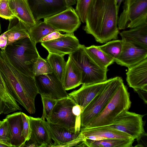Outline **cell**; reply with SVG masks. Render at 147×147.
<instances>
[{"instance_id": "14", "label": "cell", "mask_w": 147, "mask_h": 147, "mask_svg": "<svg viewBox=\"0 0 147 147\" xmlns=\"http://www.w3.org/2000/svg\"><path fill=\"white\" fill-rule=\"evenodd\" d=\"M80 44L78 39L72 33H66L65 36L41 42L49 53L63 56L74 52Z\"/></svg>"}, {"instance_id": "10", "label": "cell", "mask_w": 147, "mask_h": 147, "mask_svg": "<svg viewBox=\"0 0 147 147\" xmlns=\"http://www.w3.org/2000/svg\"><path fill=\"white\" fill-rule=\"evenodd\" d=\"M44 21L55 30L72 33L80 26L81 20L71 6L57 13L44 19Z\"/></svg>"}, {"instance_id": "3", "label": "cell", "mask_w": 147, "mask_h": 147, "mask_svg": "<svg viewBox=\"0 0 147 147\" xmlns=\"http://www.w3.org/2000/svg\"><path fill=\"white\" fill-rule=\"evenodd\" d=\"M10 62L19 71L34 78V64L39 55L29 38L20 40L7 46L5 51Z\"/></svg>"}, {"instance_id": "43", "label": "cell", "mask_w": 147, "mask_h": 147, "mask_svg": "<svg viewBox=\"0 0 147 147\" xmlns=\"http://www.w3.org/2000/svg\"><path fill=\"white\" fill-rule=\"evenodd\" d=\"M7 147L6 146L0 143V147Z\"/></svg>"}, {"instance_id": "41", "label": "cell", "mask_w": 147, "mask_h": 147, "mask_svg": "<svg viewBox=\"0 0 147 147\" xmlns=\"http://www.w3.org/2000/svg\"><path fill=\"white\" fill-rule=\"evenodd\" d=\"M67 7L71 6L76 4V1L75 0H65Z\"/></svg>"}, {"instance_id": "27", "label": "cell", "mask_w": 147, "mask_h": 147, "mask_svg": "<svg viewBox=\"0 0 147 147\" xmlns=\"http://www.w3.org/2000/svg\"><path fill=\"white\" fill-rule=\"evenodd\" d=\"M57 31L44 21L37 22L34 26L30 27L29 38L35 45L44 37L51 33Z\"/></svg>"}, {"instance_id": "38", "label": "cell", "mask_w": 147, "mask_h": 147, "mask_svg": "<svg viewBox=\"0 0 147 147\" xmlns=\"http://www.w3.org/2000/svg\"><path fill=\"white\" fill-rule=\"evenodd\" d=\"M7 42V38L5 32L0 35V48L1 51H5Z\"/></svg>"}, {"instance_id": "15", "label": "cell", "mask_w": 147, "mask_h": 147, "mask_svg": "<svg viewBox=\"0 0 147 147\" xmlns=\"http://www.w3.org/2000/svg\"><path fill=\"white\" fill-rule=\"evenodd\" d=\"M111 78L106 81L95 84L82 85L77 90L68 94V97L80 106L82 112L85 107L105 88Z\"/></svg>"}, {"instance_id": "35", "label": "cell", "mask_w": 147, "mask_h": 147, "mask_svg": "<svg viewBox=\"0 0 147 147\" xmlns=\"http://www.w3.org/2000/svg\"><path fill=\"white\" fill-rule=\"evenodd\" d=\"M22 123V135L26 141L30 138L32 133L29 116L24 113H21Z\"/></svg>"}, {"instance_id": "40", "label": "cell", "mask_w": 147, "mask_h": 147, "mask_svg": "<svg viewBox=\"0 0 147 147\" xmlns=\"http://www.w3.org/2000/svg\"><path fill=\"white\" fill-rule=\"evenodd\" d=\"M138 94L140 97L142 99L145 104H147V91L140 90L135 91Z\"/></svg>"}, {"instance_id": "16", "label": "cell", "mask_w": 147, "mask_h": 147, "mask_svg": "<svg viewBox=\"0 0 147 147\" xmlns=\"http://www.w3.org/2000/svg\"><path fill=\"white\" fill-rule=\"evenodd\" d=\"M147 59V49L123 41L121 51L115 60L117 64L129 68Z\"/></svg>"}, {"instance_id": "1", "label": "cell", "mask_w": 147, "mask_h": 147, "mask_svg": "<svg viewBox=\"0 0 147 147\" xmlns=\"http://www.w3.org/2000/svg\"><path fill=\"white\" fill-rule=\"evenodd\" d=\"M119 11L115 0H92L87 10L84 30L100 43L117 39L119 33Z\"/></svg>"}, {"instance_id": "4", "label": "cell", "mask_w": 147, "mask_h": 147, "mask_svg": "<svg viewBox=\"0 0 147 147\" xmlns=\"http://www.w3.org/2000/svg\"><path fill=\"white\" fill-rule=\"evenodd\" d=\"M131 105L129 93L123 82L104 109L84 128L96 127L110 125L119 115L125 111L128 110Z\"/></svg>"}, {"instance_id": "8", "label": "cell", "mask_w": 147, "mask_h": 147, "mask_svg": "<svg viewBox=\"0 0 147 147\" xmlns=\"http://www.w3.org/2000/svg\"><path fill=\"white\" fill-rule=\"evenodd\" d=\"M144 115L125 111L119 115L111 124L101 126L115 129L128 135L134 140H139L146 134L143 120Z\"/></svg>"}, {"instance_id": "12", "label": "cell", "mask_w": 147, "mask_h": 147, "mask_svg": "<svg viewBox=\"0 0 147 147\" xmlns=\"http://www.w3.org/2000/svg\"><path fill=\"white\" fill-rule=\"evenodd\" d=\"M47 122L51 138L54 142L52 147L77 146L83 141L80 131Z\"/></svg>"}, {"instance_id": "32", "label": "cell", "mask_w": 147, "mask_h": 147, "mask_svg": "<svg viewBox=\"0 0 147 147\" xmlns=\"http://www.w3.org/2000/svg\"><path fill=\"white\" fill-rule=\"evenodd\" d=\"M43 106V111L41 118L48 121L57 100L48 97L41 96Z\"/></svg>"}, {"instance_id": "2", "label": "cell", "mask_w": 147, "mask_h": 147, "mask_svg": "<svg viewBox=\"0 0 147 147\" xmlns=\"http://www.w3.org/2000/svg\"><path fill=\"white\" fill-rule=\"evenodd\" d=\"M0 71L11 95L30 114L35 113V99L38 94L34 78L26 76L11 64L5 51H0Z\"/></svg>"}, {"instance_id": "25", "label": "cell", "mask_w": 147, "mask_h": 147, "mask_svg": "<svg viewBox=\"0 0 147 147\" xmlns=\"http://www.w3.org/2000/svg\"><path fill=\"white\" fill-rule=\"evenodd\" d=\"M134 140L111 139L99 140L85 139L77 146L88 147H131Z\"/></svg>"}, {"instance_id": "13", "label": "cell", "mask_w": 147, "mask_h": 147, "mask_svg": "<svg viewBox=\"0 0 147 147\" xmlns=\"http://www.w3.org/2000/svg\"><path fill=\"white\" fill-rule=\"evenodd\" d=\"M36 22L57 13L67 7L65 0H28Z\"/></svg>"}, {"instance_id": "29", "label": "cell", "mask_w": 147, "mask_h": 147, "mask_svg": "<svg viewBox=\"0 0 147 147\" xmlns=\"http://www.w3.org/2000/svg\"><path fill=\"white\" fill-rule=\"evenodd\" d=\"M123 42L122 40H113L98 46L101 50L115 60L121 53Z\"/></svg>"}, {"instance_id": "31", "label": "cell", "mask_w": 147, "mask_h": 147, "mask_svg": "<svg viewBox=\"0 0 147 147\" xmlns=\"http://www.w3.org/2000/svg\"><path fill=\"white\" fill-rule=\"evenodd\" d=\"M0 143L8 147H12L9 126L5 118L1 121L0 124Z\"/></svg>"}, {"instance_id": "22", "label": "cell", "mask_w": 147, "mask_h": 147, "mask_svg": "<svg viewBox=\"0 0 147 147\" xmlns=\"http://www.w3.org/2000/svg\"><path fill=\"white\" fill-rule=\"evenodd\" d=\"M119 34L123 41L147 49V24L122 31Z\"/></svg>"}, {"instance_id": "42", "label": "cell", "mask_w": 147, "mask_h": 147, "mask_svg": "<svg viewBox=\"0 0 147 147\" xmlns=\"http://www.w3.org/2000/svg\"><path fill=\"white\" fill-rule=\"evenodd\" d=\"M123 0H115L117 7L118 9L119 10V8L121 4V3L122 1Z\"/></svg>"}, {"instance_id": "28", "label": "cell", "mask_w": 147, "mask_h": 147, "mask_svg": "<svg viewBox=\"0 0 147 147\" xmlns=\"http://www.w3.org/2000/svg\"><path fill=\"white\" fill-rule=\"evenodd\" d=\"M47 59L53 72L62 82L66 63V62L64 60V56L49 53Z\"/></svg>"}, {"instance_id": "44", "label": "cell", "mask_w": 147, "mask_h": 147, "mask_svg": "<svg viewBox=\"0 0 147 147\" xmlns=\"http://www.w3.org/2000/svg\"><path fill=\"white\" fill-rule=\"evenodd\" d=\"M1 24L0 22V33H1Z\"/></svg>"}, {"instance_id": "7", "label": "cell", "mask_w": 147, "mask_h": 147, "mask_svg": "<svg viewBox=\"0 0 147 147\" xmlns=\"http://www.w3.org/2000/svg\"><path fill=\"white\" fill-rule=\"evenodd\" d=\"M118 18L119 30L147 24V0H124Z\"/></svg>"}, {"instance_id": "26", "label": "cell", "mask_w": 147, "mask_h": 147, "mask_svg": "<svg viewBox=\"0 0 147 147\" xmlns=\"http://www.w3.org/2000/svg\"><path fill=\"white\" fill-rule=\"evenodd\" d=\"M85 50L92 59L104 69L108 71V67L115 62L114 59L102 51L98 46L85 47Z\"/></svg>"}, {"instance_id": "36", "label": "cell", "mask_w": 147, "mask_h": 147, "mask_svg": "<svg viewBox=\"0 0 147 147\" xmlns=\"http://www.w3.org/2000/svg\"><path fill=\"white\" fill-rule=\"evenodd\" d=\"M66 35V34H62L59 31H56L53 32L43 38L40 41V42H46L54 40L60 37H64Z\"/></svg>"}, {"instance_id": "37", "label": "cell", "mask_w": 147, "mask_h": 147, "mask_svg": "<svg viewBox=\"0 0 147 147\" xmlns=\"http://www.w3.org/2000/svg\"><path fill=\"white\" fill-rule=\"evenodd\" d=\"M41 147L40 145L38 142L35 138L31 135L30 139L26 141L24 147Z\"/></svg>"}, {"instance_id": "39", "label": "cell", "mask_w": 147, "mask_h": 147, "mask_svg": "<svg viewBox=\"0 0 147 147\" xmlns=\"http://www.w3.org/2000/svg\"><path fill=\"white\" fill-rule=\"evenodd\" d=\"M72 111L73 113L78 117H80L81 114L82 112V109L80 106L76 104L73 107Z\"/></svg>"}, {"instance_id": "9", "label": "cell", "mask_w": 147, "mask_h": 147, "mask_svg": "<svg viewBox=\"0 0 147 147\" xmlns=\"http://www.w3.org/2000/svg\"><path fill=\"white\" fill-rule=\"evenodd\" d=\"M76 105L68 96L58 100L47 121L80 131V117L76 116L72 111Z\"/></svg>"}, {"instance_id": "17", "label": "cell", "mask_w": 147, "mask_h": 147, "mask_svg": "<svg viewBox=\"0 0 147 147\" xmlns=\"http://www.w3.org/2000/svg\"><path fill=\"white\" fill-rule=\"evenodd\" d=\"M126 75L128 85L134 91H147V59L128 68Z\"/></svg>"}, {"instance_id": "45", "label": "cell", "mask_w": 147, "mask_h": 147, "mask_svg": "<svg viewBox=\"0 0 147 147\" xmlns=\"http://www.w3.org/2000/svg\"><path fill=\"white\" fill-rule=\"evenodd\" d=\"M1 120H0V124L1 123Z\"/></svg>"}, {"instance_id": "6", "label": "cell", "mask_w": 147, "mask_h": 147, "mask_svg": "<svg viewBox=\"0 0 147 147\" xmlns=\"http://www.w3.org/2000/svg\"><path fill=\"white\" fill-rule=\"evenodd\" d=\"M123 82L122 78L119 77L111 78L103 90L92 100L82 113L80 117V128L84 127L102 111Z\"/></svg>"}, {"instance_id": "23", "label": "cell", "mask_w": 147, "mask_h": 147, "mask_svg": "<svg viewBox=\"0 0 147 147\" xmlns=\"http://www.w3.org/2000/svg\"><path fill=\"white\" fill-rule=\"evenodd\" d=\"M80 70L69 55L64 71L62 83L66 90H69L81 84Z\"/></svg>"}, {"instance_id": "20", "label": "cell", "mask_w": 147, "mask_h": 147, "mask_svg": "<svg viewBox=\"0 0 147 147\" xmlns=\"http://www.w3.org/2000/svg\"><path fill=\"white\" fill-rule=\"evenodd\" d=\"M22 112H19L7 115V121L11 134L12 147H24L26 142L22 135Z\"/></svg>"}, {"instance_id": "21", "label": "cell", "mask_w": 147, "mask_h": 147, "mask_svg": "<svg viewBox=\"0 0 147 147\" xmlns=\"http://www.w3.org/2000/svg\"><path fill=\"white\" fill-rule=\"evenodd\" d=\"M9 5L14 16L30 27L37 23L28 0H8Z\"/></svg>"}, {"instance_id": "34", "label": "cell", "mask_w": 147, "mask_h": 147, "mask_svg": "<svg viewBox=\"0 0 147 147\" xmlns=\"http://www.w3.org/2000/svg\"><path fill=\"white\" fill-rule=\"evenodd\" d=\"M0 17L9 20L15 17L9 7L8 0H0Z\"/></svg>"}, {"instance_id": "33", "label": "cell", "mask_w": 147, "mask_h": 147, "mask_svg": "<svg viewBox=\"0 0 147 147\" xmlns=\"http://www.w3.org/2000/svg\"><path fill=\"white\" fill-rule=\"evenodd\" d=\"M92 0H76V11L81 21L85 22L87 10Z\"/></svg>"}, {"instance_id": "30", "label": "cell", "mask_w": 147, "mask_h": 147, "mask_svg": "<svg viewBox=\"0 0 147 147\" xmlns=\"http://www.w3.org/2000/svg\"><path fill=\"white\" fill-rule=\"evenodd\" d=\"M33 72L35 76L53 72L47 59L42 58L40 55L34 64Z\"/></svg>"}, {"instance_id": "24", "label": "cell", "mask_w": 147, "mask_h": 147, "mask_svg": "<svg viewBox=\"0 0 147 147\" xmlns=\"http://www.w3.org/2000/svg\"><path fill=\"white\" fill-rule=\"evenodd\" d=\"M9 21L7 30L5 32L7 38V45L22 39L29 38L30 27L15 17Z\"/></svg>"}, {"instance_id": "5", "label": "cell", "mask_w": 147, "mask_h": 147, "mask_svg": "<svg viewBox=\"0 0 147 147\" xmlns=\"http://www.w3.org/2000/svg\"><path fill=\"white\" fill-rule=\"evenodd\" d=\"M85 47L80 44L75 51L69 55L81 71V84L90 85L106 81L108 71L101 68L86 53Z\"/></svg>"}, {"instance_id": "18", "label": "cell", "mask_w": 147, "mask_h": 147, "mask_svg": "<svg viewBox=\"0 0 147 147\" xmlns=\"http://www.w3.org/2000/svg\"><path fill=\"white\" fill-rule=\"evenodd\" d=\"M80 134L83 141L85 139L92 140L111 139L134 140L128 135L124 133L102 127L90 128H80Z\"/></svg>"}, {"instance_id": "19", "label": "cell", "mask_w": 147, "mask_h": 147, "mask_svg": "<svg viewBox=\"0 0 147 147\" xmlns=\"http://www.w3.org/2000/svg\"><path fill=\"white\" fill-rule=\"evenodd\" d=\"M31 135L40 145L41 147H52L53 143L48 129L47 122L41 118L29 116Z\"/></svg>"}, {"instance_id": "11", "label": "cell", "mask_w": 147, "mask_h": 147, "mask_svg": "<svg viewBox=\"0 0 147 147\" xmlns=\"http://www.w3.org/2000/svg\"><path fill=\"white\" fill-rule=\"evenodd\" d=\"M34 79L38 93L41 96L57 100L68 96L62 82L53 72L35 76Z\"/></svg>"}]
</instances>
